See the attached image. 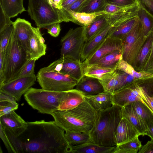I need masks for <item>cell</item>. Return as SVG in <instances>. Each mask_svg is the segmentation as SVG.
Instances as JSON below:
<instances>
[{"instance_id": "cell-1", "label": "cell", "mask_w": 153, "mask_h": 153, "mask_svg": "<svg viewBox=\"0 0 153 153\" xmlns=\"http://www.w3.org/2000/svg\"><path fill=\"white\" fill-rule=\"evenodd\" d=\"M65 131L54 121L42 120L27 122L17 137L6 134L16 153H70L71 146Z\"/></svg>"}, {"instance_id": "cell-2", "label": "cell", "mask_w": 153, "mask_h": 153, "mask_svg": "<svg viewBox=\"0 0 153 153\" xmlns=\"http://www.w3.org/2000/svg\"><path fill=\"white\" fill-rule=\"evenodd\" d=\"M99 114V112L95 110L85 99L74 108L56 110L51 115L56 124L65 131L68 130L89 134Z\"/></svg>"}, {"instance_id": "cell-3", "label": "cell", "mask_w": 153, "mask_h": 153, "mask_svg": "<svg viewBox=\"0 0 153 153\" xmlns=\"http://www.w3.org/2000/svg\"><path fill=\"white\" fill-rule=\"evenodd\" d=\"M122 117L121 107L115 105L99 112L98 117L89 133L90 141L101 146H116L114 133Z\"/></svg>"}, {"instance_id": "cell-4", "label": "cell", "mask_w": 153, "mask_h": 153, "mask_svg": "<svg viewBox=\"0 0 153 153\" xmlns=\"http://www.w3.org/2000/svg\"><path fill=\"white\" fill-rule=\"evenodd\" d=\"M30 59V54L22 45L13 30L5 51L3 73L0 86L16 78Z\"/></svg>"}, {"instance_id": "cell-5", "label": "cell", "mask_w": 153, "mask_h": 153, "mask_svg": "<svg viewBox=\"0 0 153 153\" xmlns=\"http://www.w3.org/2000/svg\"><path fill=\"white\" fill-rule=\"evenodd\" d=\"M65 91L58 92L30 88L24 94L27 103L39 112L51 114L58 109Z\"/></svg>"}, {"instance_id": "cell-6", "label": "cell", "mask_w": 153, "mask_h": 153, "mask_svg": "<svg viewBox=\"0 0 153 153\" xmlns=\"http://www.w3.org/2000/svg\"><path fill=\"white\" fill-rule=\"evenodd\" d=\"M27 11L40 28H45L53 24L62 22L52 0H29Z\"/></svg>"}, {"instance_id": "cell-7", "label": "cell", "mask_w": 153, "mask_h": 153, "mask_svg": "<svg viewBox=\"0 0 153 153\" xmlns=\"http://www.w3.org/2000/svg\"><path fill=\"white\" fill-rule=\"evenodd\" d=\"M39 84L44 90L63 92L72 89L78 82L72 77L48 68H41L36 75Z\"/></svg>"}, {"instance_id": "cell-8", "label": "cell", "mask_w": 153, "mask_h": 153, "mask_svg": "<svg viewBox=\"0 0 153 153\" xmlns=\"http://www.w3.org/2000/svg\"><path fill=\"white\" fill-rule=\"evenodd\" d=\"M148 36L144 35L139 19L122 40L123 59L133 67L138 54Z\"/></svg>"}, {"instance_id": "cell-9", "label": "cell", "mask_w": 153, "mask_h": 153, "mask_svg": "<svg viewBox=\"0 0 153 153\" xmlns=\"http://www.w3.org/2000/svg\"><path fill=\"white\" fill-rule=\"evenodd\" d=\"M86 27L70 28L60 40V57L70 58L81 61L80 56L85 42Z\"/></svg>"}, {"instance_id": "cell-10", "label": "cell", "mask_w": 153, "mask_h": 153, "mask_svg": "<svg viewBox=\"0 0 153 153\" xmlns=\"http://www.w3.org/2000/svg\"><path fill=\"white\" fill-rule=\"evenodd\" d=\"M135 81L112 94L113 105L121 108L137 101H142L148 107L149 106L145 99V93L147 91Z\"/></svg>"}, {"instance_id": "cell-11", "label": "cell", "mask_w": 153, "mask_h": 153, "mask_svg": "<svg viewBox=\"0 0 153 153\" xmlns=\"http://www.w3.org/2000/svg\"><path fill=\"white\" fill-rule=\"evenodd\" d=\"M47 67L51 70L68 75L78 82L84 76L82 62L72 58L60 57Z\"/></svg>"}, {"instance_id": "cell-12", "label": "cell", "mask_w": 153, "mask_h": 153, "mask_svg": "<svg viewBox=\"0 0 153 153\" xmlns=\"http://www.w3.org/2000/svg\"><path fill=\"white\" fill-rule=\"evenodd\" d=\"M36 79L35 74L16 78L0 86V91L10 96L16 101H19L22 96L33 85Z\"/></svg>"}, {"instance_id": "cell-13", "label": "cell", "mask_w": 153, "mask_h": 153, "mask_svg": "<svg viewBox=\"0 0 153 153\" xmlns=\"http://www.w3.org/2000/svg\"><path fill=\"white\" fill-rule=\"evenodd\" d=\"M0 123L7 134L14 137H17L23 132L27 124V122L15 111L0 116Z\"/></svg>"}, {"instance_id": "cell-14", "label": "cell", "mask_w": 153, "mask_h": 153, "mask_svg": "<svg viewBox=\"0 0 153 153\" xmlns=\"http://www.w3.org/2000/svg\"><path fill=\"white\" fill-rule=\"evenodd\" d=\"M122 49L121 40L108 37L94 53L82 62L83 66L95 64L107 54L115 50L122 51Z\"/></svg>"}, {"instance_id": "cell-15", "label": "cell", "mask_w": 153, "mask_h": 153, "mask_svg": "<svg viewBox=\"0 0 153 153\" xmlns=\"http://www.w3.org/2000/svg\"><path fill=\"white\" fill-rule=\"evenodd\" d=\"M140 135L135 127L127 119L122 117L117 127L114 140L116 146L129 141Z\"/></svg>"}, {"instance_id": "cell-16", "label": "cell", "mask_w": 153, "mask_h": 153, "mask_svg": "<svg viewBox=\"0 0 153 153\" xmlns=\"http://www.w3.org/2000/svg\"><path fill=\"white\" fill-rule=\"evenodd\" d=\"M111 27L109 24L83 46L80 56L82 62L92 55L100 47L108 36Z\"/></svg>"}, {"instance_id": "cell-17", "label": "cell", "mask_w": 153, "mask_h": 153, "mask_svg": "<svg viewBox=\"0 0 153 153\" xmlns=\"http://www.w3.org/2000/svg\"><path fill=\"white\" fill-rule=\"evenodd\" d=\"M39 28L33 27L30 38V59H38L46 53L47 45Z\"/></svg>"}, {"instance_id": "cell-18", "label": "cell", "mask_w": 153, "mask_h": 153, "mask_svg": "<svg viewBox=\"0 0 153 153\" xmlns=\"http://www.w3.org/2000/svg\"><path fill=\"white\" fill-rule=\"evenodd\" d=\"M13 25L15 32L22 45L30 54V36L33 27L29 21L24 19L18 18Z\"/></svg>"}, {"instance_id": "cell-19", "label": "cell", "mask_w": 153, "mask_h": 153, "mask_svg": "<svg viewBox=\"0 0 153 153\" xmlns=\"http://www.w3.org/2000/svg\"><path fill=\"white\" fill-rule=\"evenodd\" d=\"M75 89L85 96H93L104 91L103 86L99 80L84 76L78 82Z\"/></svg>"}, {"instance_id": "cell-20", "label": "cell", "mask_w": 153, "mask_h": 153, "mask_svg": "<svg viewBox=\"0 0 153 153\" xmlns=\"http://www.w3.org/2000/svg\"><path fill=\"white\" fill-rule=\"evenodd\" d=\"M85 99L84 94L76 89L65 91L61 98L58 110H66L74 108L82 102Z\"/></svg>"}, {"instance_id": "cell-21", "label": "cell", "mask_w": 153, "mask_h": 153, "mask_svg": "<svg viewBox=\"0 0 153 153\" xmlns=\"http://www.w3.org/2000/svg\"><path fill=\"white\" fill-rule=\"evenodd\" d=\"M112 94L103 91L93 96H85V99L94 108L99 112L113 105Z\"/></svg>"}, {"instance_id": "cell-22", "label": "cell", "mask_w": 153, "mask_h": 153, "mask_svg": "<svg viewBox=\"0 0 153 153\" xmlns=\"http://www.w3.org/2000/svg\"><path fill=\"white\" fill-rule=\"evenodd\" d=\"M122 117L128 120L136 129L140 135H146V130L141 119L133 107L132 103L121 108Z\"/></svg>"}, {"instance_id": "cell-23", "label": "cell", "mask_w": 153, "mask_h": 153, "mask_svg": "<svg viewBox=\"0 0 153 153\" xmlns=\"http://www.w3.org/2000/svg\"><path fill=\"white\" fill-rule=\"evenodd\" d=\"M100 146L91 141L71 146V153H114L116 147Z\"/></svg>"}, {"instance_id": "cell-24", "label": "cell", "mask_w": 153, "mask_h": 153, "mask_svg": "<svg viewBox=\"0 0 153 153\" xmlns=\"http://www.w3.org/2000/svg\"><path fill=\"white\" fill-rule=\"evenodd\" d=\"M153 39V30L148 36L136 58L133 68L137 71H143L150 55Z\"/></svg>"}, {"instance_id": "cell-25", "label": "cell", "mask_w": 153, "mask_h": 153, "mask_svg": "<svg viewBox=\"0 0 153 153\" xmlns=\"http://www.w3.org/2000/svg\"><path fill=\"white\" fill-rule=\"evenodd\" d=\"M109 14L98 16L88 26L86 27L85 42L89 41L109 24Z\"/></svg>"}, {"instance_id": "cell-26", "label": "cell", "mask_w": 153, "mask_h": 153, "mask_svg": "<svg viewBox=\"0 0 153 153\" xmlns=\"http://www.w3.org/2000/svg\"><path fill=\"white\" fill-rule=\"evenodd\" d=\"M132 104L146 131L153 126V112L141 101H137L133 102Z\"/></svg>"}, {"instance_id": "cell-27", "label": "cell", "mask_w": 153, "mask_h": 153, "mask_svg": "<svg viewBox=\"0 0 153 153\" xmlns=\"http://www.w3.org/2000/svg\"><path fill=\"white\" fill-rule=\"evenodd\" d=\"M0 6L10 18L26 11L23 5V0H0Z\"/></svg>"}, {"instance_id": "cell-28", "label": "cell", "mask_w": 153, "mask_h": 153, "mask_svg": "<svg viewBox=\"0 0 153 153\" xmlns=\"http://www.w3.org/2000/svg\"><path fill=\"white\" fill-rule=\"evenodd\" d=\"M115 70L99 67L95 64L83 66L84 76L101 80L112 74Z\"/></svg>"}, {"instance_id": "cell-29", "label": "cell", "mask_w": 153, "mask_h": 153, "mask_svg": "<svg viewBox=\"0 0 153 153\" xmlns=\"http://www.w3.org/2000/svg\"><path fill=\"white\" fill-rule=\"evenodd\" d=\"M116 70H118L134 76L137 80L148 79L153 78V74L146 71H137L127 62L122 59L117 66Z\"/></svg>"}, {"instance_id": "cell-30", "label": "cell", "mask_w": 153, "mask_h": 153, "mask_svg": "<svg viewBox=\"0 0 153 153\" xmlns=\"http://www.w3.org/2000/svg\"><path fill=\"white\" fill-rule=\"evenodd\" d=\"M139 20L137 15L116 27H111L109 37L122 40L131 30L134 25Z\"/></svg>"}, {"instance_id": "cell-31", "label": "cell", "mask_w": 153, "mask_h": 153, "mask_svg": "<svg viewBox=\"0 0 153 153\" xmlns=\"http://www.w3.org/2000/svg\"><path fill=\"white\" fill-rule=\"evenodd\" d=\"M140 4L137 16L144 35L148 36L153 30V15L141 4Z\"/></svg>"}, {"instance_id": "cell-32", "label": "cell", "mask_w": 153, "mask_h": 153, "mask_svg": "<svg viewBox=\"0 0 153 153\" xmlns=\"http://www.w3.org/2000/svg\"><path fill=\"white\" fill-rule=\"evenodd\" d=\"M122 59V51L115 50L103 57L95 65L101 67L116 70L118 64Z\"/></svg>"}, {"instance_id": "cell-33", "label": "cell", "mask_w": 153, "mask_h": 153, "mask_svg": "<svg viewBox=\"0 0 153 153\" xmlns=\"http://www.w3.org/2000/svg\"><path fill=\"white\" fill-rule=\"evenodd\" d=\"M18 105L13 98L0 91V116L15 111Z\"/></svg>"}, {"instance_id": "cell-34", "label": "cell", "mask_w": 153, "mask_h": 153, "mask_svg": "<svg viewBox=\"0 0 153 153\" xmlns=\"http://www.w3.org/2000/svg\"><path fill=\"white\" fill-rule=\"evenodd\" d=\"M104 88V91L112 94L116 92L120 83V76L117 70H116L111 75L107 77L99 80Z\"/></svg>"}, {"instance_id": "cell-35", "label": "cell", "mask_w": 153, "mask_h": 153, "mask_svg": "<svg viewBox=\"0 0 153 153\" xmlns=\"http://www.w3.org/2000/svg\"><path fill=\"white\" fill-rule=\"evenodd\" d=\"M139 136L133 140L117 145L114 153H137L142 146Z\"/></svg>"}, {"instance_id": "cell-36", "label": "cell", "mask_w": 153, "mask_h": 153, "mask_svg": "<svg viewBox=\"0 0 153 153\" xmlns=\"http://www.w3.org/2000/svg\"><path fill=\"white\" fill-rule=\"evenodd\" d=\"M65 131L66 138L71 146L90 141L88 133L68 130Z\"/></svg>"}, {"instance_id": "cell-37", "label": "cell", "mask_w": 153, "mask_h": 153, "mask_svg": "<svg viewBox=\"0 0 153 153\" xmlns=\"http://www.w3.org/2000/svg\"><path fill=\"white\" fill-rule=\"evenodd\" d=\"M107 3L106 0H89L77 12L89 13L104 11Z\"/></svg>"}, {"instance_id": "cell-38", "label": "cell", "mask_w": 153, "mask_h": 153, "mask_svg": "<svg viewBox=\"0 0 153 153\" xmlns=\"http://www.w3.org/2000/svg\"><path fill=\"white\" fill-rule=\"evenodd\" d=\"M14 30L13 25L6 28L0 33V52L5 51Z\"/></svg>"}, {"instance_id": "cell-39", "label": "cell", "mask_w": 153, "mask_h": 153, "mask_svg": "<svg viewBox=\"0 0 153 153\" xmlns=\"http://www.w3.org/2000/svg\"><path fill=\"white\" fill-rule=\"evenodd\" d=\"M36 61L34 59H30L22 70L16 78L31 76L35 74L34 68Z\"/></svg>"}, {"instance_id": "cell-40", "label": "cell", "mask_w": 153, "mask_h": 153, "mask_svg": "<svg viewBox=\"0 0 153 153\" xmlns=\"http://www.w3.org/2000/svg\"><path fill=\"white\" fill-rule=\"evenodd\" d=\"M13 22L5 13L0 6V33L7 27L13 25Z\"/></svg>"}, {"instance_id": "cell-41", "label": "cell", "mask_w": 153, "mask_h": 153, "mask_svg": "<svg viewBox=\"0 0 153 153\" xmlns=\"http://www.w3.org/2000/svg\"><path fill=\"white\" fill-rule=\"evenodd\" d=\"M0 137L2 140L8 152L10 153H16L6 134L5 129L1 125Z\"/></svg>"}, {"instance_id": "cell-42", "label": "cell", "mask_w": 153, "mask_h": 153, "mask_svg": "<svg viewBox=\"0 0 153 153\" xmlns=\"http://www.w3.org/2000/svg\"><path fill=\"white\" fill-rule=\"evenodd\" d=\"M89 0H77L70 6L61 11L59 14L61 17L62 14L65 11L71 10L78 12L81 7Z\"/></svg>"}, {"instance_id": "cell-43", "label": "cell", "mask_w": 153, "mask_h": 153, "mask_svg": "<svg viewBox=\"0 0 153 153\" xmlns=\"http://www.w3.org/2000/svg\"><path fill=\"white\" fill-rule=\"evenodd\" d=\"M60 23H55L45 28L47 30L48 33L53 37L58 36L61 30Z\"/></svg>"}, {"instance_id": "cell-44", "label": "cell", "mask_w": 153, "mask_h": 153, "mask_svg": "<svg viewBox=\"0 0 153 153\" xmlns=\"http://www.w3.org/2000/svg\"><path fill=\"white\" fill-rule=\"evenodd\" d=\"M107 3L120 6H126L134 4L136 0H106Z\"/></svg>"}, {"instance_id": "cell-45", "label": "cell", "mask_w": 153, "mask_h": 153, "mask_svg": "<svg viewBox=\"0 0 153 153\" xmlns=\"http://www.w3.org/2000/svg\"><path fill=\"white\" fill-rule=\"evenodd\" d=\"M138 153H153V140L148 141L146 143L142 146Z\"/></svg>"}, {"instance_id": "cell-46", "label": "cell", "mask_w": 153, "mask_h": 153, "mask_svg": "<svg viewBox=\"0 0 153 153\" xmlns=\"http://www.w3.org/2000/svg\"><path fill=\"white\" fill-rule=\"evenodd\" d=\"M150 13L153 15V0H138Z\"/></svg>"}, {"instance_id": "cell-47", "label": "cell", "mask_w": 153, "mask_h": 153, "mask_svg": "<svg viewBox=\"0 0 153 153\" xmlns=\"http://www.w3.org/2000/svg\"><path fill=\"white\" fill-rule=\"evenodd\" d=\"M77 0H61L59 13L67 8Z\"/></svg>"}, {"instance_id": "cell-48", "label": "cell", "mask_w": 153, "mask_h": 153, "mask_svg": "<svg viewBox=\"0 0 153 153\" xmlns=\"http://www.w3.org/2000/svg\"><path fill=\"white\" fill-rule=\"evenodd\" d=\"M5 51L0 52V80L2 79L3 75V65Z\"/></svg>"}, {"instance_id": "cell-49", "label": "cell", "mask_w": 153, "mask_h": 153, "mask_svg": "<svg viewBox=\"0 0 153 153\" xmlns=\"http://www.w3.org/2000/svg\"><path fill=\"white\" fill-rule=\"evenodd\" d=\"M153 61V39L152 42L151 51L150 56L146 63L145 68L144 71L146 69L152 62Z\"/></svg>"}, {"instance_id": "cell-50", "label": "cell", "mask_w": 153, "mask_h": 153, "mask_svg": "<svg viewBox=\"0 0 153 153\" xmlns=\"http://www.w3.org/2000/svg\"><path fill=\"white\" fill-rule=\"evenodd\" d=\"M146 135L148 136L151 139L153 140V126L147 129Z\"/></svg>"}, {"instance_id": "cell-51", "label": "cell", "mask_w": 153, "mask_h": 153, "mask_svg": "<svg viewBox=\"0 0 153 153\" xmlns=\"http://www.w3.org/2000/svg\"><path fill=\"white\" fill-rule=\"evenodd\" d=\"M144 71L149 72L153 74V61L151 64Z\"/></svg>"}]
</instances>
